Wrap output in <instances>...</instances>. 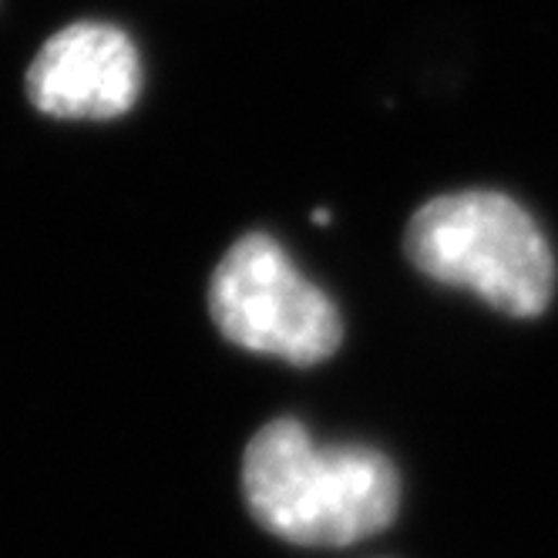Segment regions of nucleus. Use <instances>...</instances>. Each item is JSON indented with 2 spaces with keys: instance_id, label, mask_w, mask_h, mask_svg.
I'll use <instances>...</instances> for the list:
<instances>
[{
  "instance_id": "nucleus-1",
  "label": "nucleus",
  "mask_w": 558,
  "mask_h": 558,
  "mask_svg": "<svg viewBox=\"0 0 558 558\" xmlns=\"http://www.w3.org/2000/svg\"><path fill=\"white\" fill-rule=\"evenodd\" d=\"M239 485L269 535L316 548L380 535L401 508V474L384 451L316 445L296 417H272L250 437Z\"/></svg>"
},
{
  "instance_id": "nucleus-2",
  "label": "nucleus",
  "mask_w": 558,
  "mask_h": 558,
  "mask_svg": "<svg viewBox=\"0 0 558 558\" xmlns=\"http://www.w3.org/2000/svg\"><path fill=\"white\" fill-rule=\"evenodd\" d=\"M404 253L417 272L532 320L555 293V259L538 222L495 189L445 192L411 216Z\"/></svg>"
},
{
  "instance_id": "nucleus-3",
  "label": "nucleus",
  "mask_w": 558,
  "mask_h": 558,
  "mask_svg": "<svg viewBox=\"0 0 558 558\" xmlns=\"http://www.w3.org/2000/svg\"><path fill=\"white\" fill-rule=\"evenodd\" d=\"M213 327L239 350L316 367L343 343L333 296L313 283L276 235H239L209 276Z\"/></svg>"
},
{
  "instance_id": "nucleus-4",
  "label": "nucleus",
  "mask_w": 558,
  "mask_h": 558,
  "mask_svg": "<svg viewBox=\"0 0 558 558\" xmlns=\"http://www.w3.org/2000/svg\"><path fill=\"white\" fill-rule=\"evenodd\" d=\"M145 85L135 37L108 21H74L54 31L27 64V101L61 122H111L129 114Z\"/></svg>"
}]
</instances>
